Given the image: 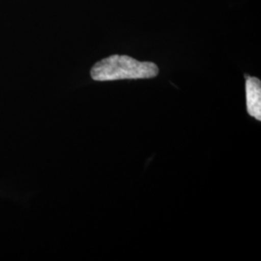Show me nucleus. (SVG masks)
<instances>
[{"mask_svg":"<svg viewBox=\"0 0 261 261\" xmlns=\"http://www.w3.org/2000/svg\"><path fill=\"white\" fill-rule=\"evenodd\" d=\"M158 75L159 67L155 63L119 55L98 61L90 71L91 77L96 82L152 79Z\"/></svg>","mask_w":261,"mask_h":261,"instance_id":"f257e3e1","label":"nucleus"},{"mask_svg":"<svg viewBox=\"0 0 261 261\" xmlns=\"http://www.w3.org/2000/svg\"><path fill=\"white\" fill-rule=\"evenodd\" d=\"M246 101L247 112L255 118L261 120V82L255 76L246 79Z\"/></svg>","mask_w":261,"mask_h":261,"instance_id":"f03ea898","label":"nucleus"}]
</instances>
